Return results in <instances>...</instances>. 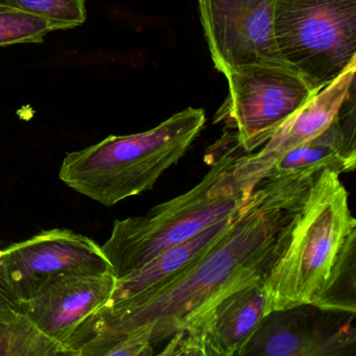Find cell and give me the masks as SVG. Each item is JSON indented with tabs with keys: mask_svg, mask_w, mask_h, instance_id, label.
Here are the masks:
<instances>
[{
	"mask_svg": "<svg viewBox=\"0 0 356 356\" xmlns=\"http://www.w3.org/2000/svg\"><path fill=\"white\" fill-rule=\"evenodd\" d=\"M318 172L261 179L216 245L145 299L105 306L87 325L143 335L158 355L189 318L230 291L266 280L291 237Z\"/></svg>",
	"mask_w": 356,
	"mask_h": 356,
	"instance_id": "1",
	"label": "cell"
},
{
	"mask_svg": "<svg viewBox=\"0 0 356 356\" xmlns=\"http://www.w3.org/2000/svg\"><path fill=\"white\" fill-rule=\"evenodd\" d=\"M356 220L339 174L316 177L289 243L264 281L266 316L312 304L356 312Z\"/></svg>",
	"mask_w": 356,
	"mask_h": 356,
	"instance_id": "2",
	"label": "cell"
},
{
	"mask_svg": "<svg viewBox=\"0 0 356 356\" xmlns=\"http://www.w3.org/2000/svg\"><path fill=\"white\" fill-rule=\"evenodd\" d=\"M243 154L232 133L225 135L208 154L211 168L199 184L145 216L115 220L111 235L101 245L115 278L128 276L165 250L241 209L256 185L233 174Z\"/></svg>",
	"mask_w": 356,
	"mask_h": 356,
	"instance_id": "3",
	"label": "cell"
},
{
	"mask_svg": "<svg viewBox=\"0 0 356 356\" xmlns=\"http://www.w3.org/2000/svg\"><path fill=\"white\" fill-rule=\"evenodd\" d=\"M203 109L187 108L155 128L109 136L67 154L59 178L76 193L105 206L151 191L188 151L205 126Z\"/></svg>",
	"mask_w": 356,
	"mask_h": 356,
	"instance_id": "4",
	"label": "cell"
},
{
	"mask_svg": "<svg viewBox=\"0 0 356 356\" xmlns=\"http://www.w3.org/2000/svg\"><path fill=\"white\" fill-rule=\"evenodd\" d=\"M273 30L283 62L314 90L356 62V0H276Z\"/></svg>",
	"mask_w": 356,
	"mask_h": 356,
	"instance_id": "5",
	"label": "cell"
},
{
	"mask_svg": "<svg viewBox=\"0 0 356 356\" xmlns=\"http://www.w3.org/2000/svg\"><path fill=\"white\" fill-rule=\"evenodd\" d=\"M228 97L214 122L232 132L245 154L264 147L318 91L285 65L252 64L224 74Z\"/></svg>",
	"mask_w": 356,
	"mask_h": 356,
	"instance_id": "6",
	"label": "cell"
},
{
	"mask_svg": "<svg viewBox=\"0 0 356 356\" xmlns=\"http://www.w3.org/2000/svg\"><path fill=\"white\" fill-rule=\"evenodd\" d=\"M276 0H197L214 67L222 74L252 64L285 65L274 38Z\"/></svg>",
	"mask_w": 356,
	"mask_h": 356,
	"instance_id": "7",
	"label": "cell"
},
{
	"mask_svg": "<svg viewBox=\"0 0 356 356\" xmlns=\"http://www.w3.org/2000/svg\"><path fill=\"white\" fill-rule=\"evenodd\" d=\"M264 281L239 287L202 308L158 355L241 356L266 316Z\"/></svg>",
	"mask_w": 356,
	"mask_h": 356,
	"instance_id": "8",
	"label": "cell"
},
{
	"mask_svg": "<svg viewBox=\"0 0 356 356\" xmlns=\"http://www.w3.org/2000/svg\"><path fill=\"white\" fill-rule=\"evenodd\" d=\"M356 312L312 304L270 312L241 356L354 355Z\"/></svg>",
	"mask_w": 356,
	"mask_h": 356,
	"instance_id": "9",
	"label": "cell"
},
{
	"mask_svg": "<svg viewBox=\"0 0 356 356\" xmlns=\"http://www.w3.org/2000/svg\"><path fill=\"white\" fill-rule=\"evenodd\" d=\"M0 261L22 302L58 276L112 272L101 245L67 229L43 231L14 243L0 251Z\"/></svg>",
	"mask_w": 356,
	"mask_h": 356,
	"instance_id": "10",
	"label": "cell"
},
{
	"mask_svg": "<svg viewBox=\"0 0 356 356\" xmlns=\"http://www.w3.org/2000/svg\"><path fill=\"white\" fill-rule=\"evenodd\" d=\"M116 281L112 272L56 277L32 299L22 302V314L72 356V339L91 316L107 305Z\"/></svg>",
	"mask_w": 356,
	"mask_h": 356,
	"instance_id": "11",
	"label": "cell"
},
{
	"mask_svg": "<svg viewBox=\"0 0 356 356\" xmlns=\"http://www.w3.org/2000/svg\"><path fill=\"white\" fill-rule=\"evenodd\" d=\"M355 72L354 62L302 106L264 147L256 153L243 154L235 162L234 176L238 180L257 184L266 170L284 154L322 133L353 93Z\"/></svg>",
	"mask_w": 356,
	"mask_h": 356,
	"instance_id": "12",
	"label": "cell"
},
{
	"mask_svg": "<svg viewBox=\"0 0 356 356\" xmlns=\"http://www.w3.org/2000/svg\"><path fill=\"white\" fill-rule=\"evenodd\" d=\"M238 211L210 225L195 236L162 252L128 276L118 279L106 306L145 299L178 279L218 243L232 226Z\"/></svg>",
	"mask_w": 356,
	"mask_h": 356,
	"instance_id": "13",
	"label": "cell"
},
{
	"mask_svg": "<svg viewBox=\"0 0 356 356\" xmlns=\"http://www.w3.org/2000/svg\"><path fill=\"white\" fill-rule=\"evenodd\" d=\"M355 108L341 113L322 133L282 156L262 179L329 170L353 172L356 164Z\"/></svg>",
	"mask_w": 356,
	"mask_h": 356,
	"instance_id": "14",
	"label": "cell"
},
{
	"mask_svg": "<svg viewBox=\"0 0 356 356\" xmlns=\"http://www.w3.org/2000/svg\"><path fill=\"white\" fill-rule=\"evenodd\" d=\"M68 355L67 350L43 335L26 316L0 318V356Z\"/></svg>",
	"mask_w": 356,
	"mask_h": 356,
	"instance_id": "15",
	"label": "cell"
},
{
	"mask_svg": "<svg viewBox=\"0 0 356 356\" xmlns=\"http://www.w3.org/2000/svg\"><path fill=\"white\" fill-rule=\"evenodd\" d=\"M0 8L40 16L60 31L78 28L87 18L86 0H0Z\"/></svg>",
	"mask_w": 356,
	"mask_h": 356,
	"instance_id": "16",
	"label": "cell"
},
{
	"mask_svg": "<svg viewBox=\"0 0 356 356\" xmlns=\"http://www.w3.org/2000/svg\"><path fill=\"white\" fill-rule=\"evenodd\" d=\"M55 31L57 24L40 16L0 8V47L40 43Z\"/></svg>",
	"mask_w": 356,
	"mask_h": 356,
	"instance_id": "17",
	"label": "cell"
},
{
	"mask_svg": "<svg viewBox=\"0 0 356 356\" xmlns=\"http://www.w3.org/2000/svg\"><path fill=\"white\" fill-rule=\"evenodd\" d=\"M22 316V301L10 283L3 264L0 261V318L17 321Z\"/></svg>",
	"mask_w": 356,
	"mask_h": 356,
	"instance_id": "18",
	"label": "cell"
}]
</instances>
